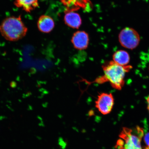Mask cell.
I'll list each match as a JSON object with an SVG mask.
<instances>
[{
    "instance_id": "1",
    "label": "cell",
    "mask_w": 149,
    "mask_h": 149,
    "mask_svg": "<svg viewBox=\"0 0 149 149\" xmlns=\"http://www.w3.org/2000/svg\"><path fill=\"white\" fill-rule=\"evenodd\" d=\"M102 68L103 75L97 78L94 82L99 84L108 82L113 88L118 91L123 87L126 74L133 68L131 65L121 66L113 61L104 63Z\"/></svg>"
},
{
    "instance_id": "2",
    "label": "cell",
    "mask_w": 149,
    "mask_h": 149,
    "mask_svg": "<svg viewBox=\"0 0 149 149\" xmlns=\"http://www.w3.org/2000/svg\"><path fill=\"white\" fill-rule=\"evenodd\" d=\"M27 31V28L20 16L7 17L0 24L2 36L10 41H16L23 38Z\"/></svg>"
},
{
    "instance_id": "3",
    "label": "cell",
    "mask_w": 149,
    "mask_h": 149,
    "mask_svg": "<svg viewBox=\"0 0 149 149\" xmlns=\"http://www.w3.org/2000/svg\"><path fill=\"white\" fill-rule=\"evenodd\" d=\"M144 132L138 127L134 130L124 128L120 135V139L117 143V149H142L141 140Z\"/></svg>"
},
{
    "instance_id": "4",
    "label": "cell",
    "mask_w": 149,
    "mask_h": 149,
    "mask_svg": "<svg viewBox=\"0 0 149 149\" xmlns=\"http://www.w3.org/2000/svg\"><path fill=\"white\" fill-rule=\"evenodd\" d=\"M119 42L123 47L133 50L139 46L141 37L138 31L130 27H126L121 30L118 36Z\"/></svg>"
},
{
    "instance_id": "5",
    "label": "cell",
    "mask_w": 149,
    "mask_h": 149,
    "mask_svg": "<svg viewBox=\"0 0 149 149\" xmlns=\"http://www.w3.org/2000/svg\"><path fill=\"white\" fill-rule=\"evenodd\" d=\"M114 100L113 95L111 93H100L95 102V107L102 114L107 115L112 110Z\"/></svg>"
},
{
    "instance_id": "6",
    "label": "cell",
    "mask_w": 149,
    "mask_h": 149,
    "mask_svg": "<svg viewBox=\"0 0 149 149\" xmlns=\"http://www.w3.org/2000/svg\"><path fill=\"white\" fill-rule=\"evenodd\" d=\"M71 41L75 49L79 51L88 47L89 38L88 33L84 31H77L74 33Z\"/></svg>"
},
{
    "instance_id": "7",
    "label": "cell",
    "mask_w": 149,
    "mask_h": 149,
    "mask_svg": "<svg viewBox=\"0 0 149 149\" xmlns=\"http://www.w3.org/2000/svg\"><path fill=\"white\" fill-rule=\"evenodd\" d=\"M37 27L41 32L48 33L54 28L55 24L53 19L51 17L42 15L39 17L37 23Z\"/></svg>"
},
{
    "instance_id": "8",
    "label": "cell",
    "mask_w": 149,
    "mask_h": 149,
    "mask_svg": "<svg viewBox=\"0 0 149 149\" xmlns=\"http://www.w3.org/2000/svg\"><path fill=\"white\" fill-rule=\"evenodd\" d=\"M64 21L68 27L75 29H79L82 24L81 18L79 14L72 12H69L65 14Z\"/></svg>"
},
{
    "instance_id": "9",
    "label": "cell",
    "mask_w": 149,
    "mask_h": 149,
    "mask_svg": "<svg viewBox=\"0 0 149 149\" xmlns=\"http://www.w3.org/2000/svg\"><path fill=\"white\" fill-rule=\"evenodd\" d=\"M14 4L27 13H31L39 6L38 0H15Z\"/></svg>"
},
{
    "instance_id": "10",
    "label": "cell",
    "mask_w": 149,
    "mask_h": 149,
    "mask_svg": "<svg viewBox=\"0 0 149 149\" xmlns=\"http://www.w3.org/2000/svg\"><path fill=\"white\" fill-rule=\"evenodd\" d=\"M113 61L116 64L122 66L129 65L130 56L127 52L123 50H119L113 55Z\"/></svg>"
},
{
    "instance_id": "11",
    "label": "cell",
    "mask_w": 149,
    "mask_h": 149,
    "mask_svg": "<svg viewBox=\"0 0 149 149\" xmlns=\"http://www.w3.org/2000/svg\"><path fill=\"white\" fill-rule=\"evenodd\" d=\"M144 141L147 146L149 147V132L146 134L145 135Z\"/></svg>"
},
{
    "instance_id": "12",
    "label": "cell",
    "mask_w": 149,
    "mask_h": 149,
    "mask_svg": "<svg viewBox=\"0 0 149 149\" xmlns=\"http://www.w3.org/2000/svg\"><path fill=\"white\" fill-rule=\"evenodd\" d=\"M147 108L149 113V95L147 97L146 99Z\"/></svg>"
},
{
    "instance_id": "13",
    "label": "cell",
    "mask_w": 149,
    "mask_h": 149,
    "mask_svg": "<svg viewBox=\"0 0 149 149\" xmlns=\"http://www.w3.org/2000/svg\"><path fill=\"white\" fill-rule=\"evenodd\" d=\"M144 149H149V147H147L146 148H145Z\"/></svg>"
},
{
    "instance_id": "14",
    "label": "cell",
    "mask_w": 149,
    "mask_h": 149,
    "mask_svg": "<svg viewBox=\"0 0 149 149\" xmlns=\"http://www.w3.org/2000/svg\"><path fill=\"white\" fill-rule=\"evenodd\" d=\"M148 70H149V68H148Z\"/></svg>"
}]
</instances>
